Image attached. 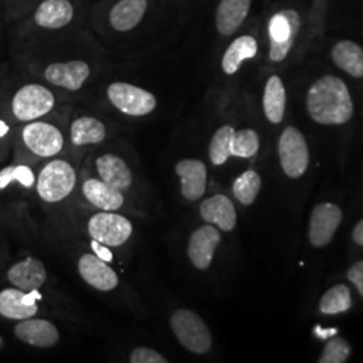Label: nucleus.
Here are the masks:
<instances>
[{"instance_id": "1", "label": "nucleus", "mask_w": 363, "mask_h": 363, "mask_svg": "<svg viewBox=\"0 0 363 363\" xmlns=\"http://www.w3.org/2000/svg\"><path fill=\"white\" fill-rule=\"evenodd\" d=\"M307 111L313 121L323 125L347 123L354 113V105L346 84L334 76L313 82L307 93Z\"/></svg>"}, {"instance_id": "2", "label": "nucleus", "mask_w": 363, "mask_h": 363, "mask_svg": "<svg viewBox=\"0 0 363 363\" xmlns=\"http://www.w3.org/2000/svg\"><path fill=\"white\" fill-rule=\"evenodd\" d=\"M77 183V174L73 166L62 160H52L40 169L37 179L39 198L48 203H58L72 194Z\"/></svg>"}, {"instance_id": "3", "label": "nucleus", "mask_w": 363, "mask_h": 363, "mask_svg": "<svg viewBox=\"0 0 363 363\" xmlns=\"http://www.w3.org/2000/svg\"><path fill=\"white\" fill-rule=\"evenodd\" d=\"M55 106V96L48 86L26 84L13 93L11 113L21 123H30L48 116Z\"/></svg>"}, {"instance_id": "4", "label": "nucleus", "mask_w": 363, "mask_h": 363, "mask_svg": "<svg viewBox=\"0 0 363 363\" xmlns=\"http://www.w3.org/2000/svg\"><path fill=\"white\" fill-rule=\"evenodd\" d=\"M169 325L178 342L190 352L203 355L211 349V333L203 319L194 311L182 308L174 312Z\"/></svg>"}, {"instance_id": "5", "label": "nucleus", "mask_w": 363, "mask_h": 363, "mask_svg": "<svg viewBox=\"0 0 363 363\" xmlns=\"http://www.w3.org/2000/svg\"><path fill=\"white\" fill-rule=\"evenodd\" d=\"M106 96L109 103L127 116H147L152 113L157 106L154 93L124 81L109 84L106 88Z\"/></svg>"}, {"instance_id": "6", "label": "nucleus", "mask_w": 363, "mask_h": 363, "mask_svg": "<svg viewBox=\"0 0 363 363\" xmlns=\"http://www.w3.org/2000/svg\"><path fill=\"white\" fill-rule=\"evenodd\" d=\"M88 233L91 240H96L106 247H121L133 233V225L124 216H120L115 211L101 210V213L91 216L88 220Z\"/></svg>"}, {"instance_id": "7", "label": "nucleus", "mask_w": 363, "mask_h": 363, "mask_svg": "<svg viewBox=\"0 0 363 363\" xmlns=\"http://www.w3.org/2000/svg\"><path fill=\"white\" fill-rule=\"evenodd\" d=\"M22 143L33 155L52 157L64 148L65 139L61 130L54 124L34 120L26 123L21 130Z\"/></svg>"}, {"instance_id": "8", "label": "nucleus", "mask_w": 363, "mask_h": 363, "mask_svg": "<svg viewBox=\"0 0 363 363\" xmlns=\"http://www.w3.org/2000/svg\"><path fill=\"white\" fill-rule=\"evenodd\" d=\"M279 156L283 171L289 178H300L308 167L310 152L303 133L295 128L288 127L279 140Z\"/></svg>"}, {"instance_id": "9", "label": "nucleus", "mask_w": 363, "mask_h": 363, "mask_svg": "<svg viewBox=\"0 0 363 363\" xmlns=\"http://www.w3.org/2000/svg\"><path fill=\"white\" fill-rule=\"evenodd\" d=\"M269 58L273 62H281L286 60L300 30V16L294 10H286L273 15L269 22Z\"/></svg>"}, {"instance_id": "10", "label": "nucleus", "mask_w": 363, "mask_h": 363, "mask_svg": "<svg viewBox=\"0 0 363 363\" xmlns=\"http://www.w3.org/2000/svg\"><path fill=\"white\" fill-rule=\"evenodd\" d=\"M91 66L88 62L82 60H70L46 66L43 77L57 88L76 91L85 85L88 78L91 77Z\"/></svg>"}, {"instance_id": "11", "label": "nucleus", "mask_w": 363, "mask_h": 363, "mask_svg": "<svg viewBox=\"0 0 363 363\" xmlns=\"http://www.w3.org/2000/svg\"><path fill=\"white\" fill-rule=\"evenodd\" d=\"M343 218V213L334 203H320L312 211L308 238L315 247H323L331 242Z\"/></svg>"}, {"instance_id": "12", "label": "nucleus", "mask_w": 363, "mask_h": 363, "mask_svg": "<svg viewBox=\"0 0 363 363\" xmlns=\"http://www.w3.org/2000/svg\"><path fill=\"white\" fill-rule=\"evenodd\" d=\"M38 291L25 292L19 288H6L0 292V315L11 320H25L38 313Z\"/></svg>"}, {"instance_id": "13", "label": "nucleus", "mask_w": 363, "mask_h": 363, "mask_svg": "<svg viewBox=\"0 0 363 363\" xmlns=\"http://www.w3.org/2000/svg\"><path fill=\"white\" fill-rule=\"evenodd\" d=\"M220 233L214 225H205L191 234L187 247V256L196 269L206 271L211 265L214 253L220 245Z\"/></svg>"}, {"instance_id": "14", "label": "nucleus", "mask_w": 363, "mask_h": 363, "mask_svg": "<svg viewBox=\"0 0 363 363\" xmlns=\"http://www.w3.org/2000/svg\"><path fill=\"white\" fill-rule=\"evenodd\" d=\"M78 272L88 286L101 292H111L120 283L117 273L94 253H85L79 257Z\"/></svg>"}, {"instance_id": "15", "label": "nucleus", "mask_w": 363, "mask_h": 363, "mask_svg": "<svg viewBox=\"0 0 363 363\" xmlns=\"http://www.w3.org/2000/svg\"><path fill=\"white\" fill-rule=\"evenodd\" d=\"M72 0H42L33 13V22L42 30H61L74 19Z\"/></svg>"}, {"instance_id": "16", "label": "nucleus", "mask_w": 363, "mask_h": 363, "mask_svg": "<svg viewBox=\"0 0 363 363\" xmlns=\"http://www.w3.org/2000/svg\"><path fill=\"white\" fill-rule=\"evenodd\" d=\"M175 172L181 179L182 195L187 201H198L206 193L208 169L202 160L183 159L175 164Z\"/></svg>"}, {"instance_id": "17", "label": "nucleus", "mask_w": 363, "mask_h": 363, "mask_svg": "<svg viewBox=\"0 0 363 363\" xmlns=\"http://www.w3.org/2000/svg\"><path fill=\"white\" fill-rule=\"evenodd\" d=\"M13 334L23 343L40 349L52 347L60 342V331L52 322L45 319L28 318L19 320L13 328Z\"/></svg>"}, {"instance_id": "18", "label": "nucleus", "mask_w": 363, "mask_h": 363, "mask_svg": "<svg viewBox=\"0 0 363 363\" xmlns=\"http://www.w3.org/2000/svg\"><path fill=\"white\" fill-rule=\"evenodd\" d=\"M150 7V0H117L111 7L108 21L117 33H130L142 23Z\"/></svg>"}, {"instance_id": "19", "label": "nucleus", "mask_w": 363, "mask_h": 363, "mask_svg": "<svg viewBox=\"0 0 363 363\" xmlns=\"http://www.w3.org/2000/svg\"><path fill=\"white\" fill-rule=\"evenodd\" d=\"M7 279L15 288L25 292L38 291L48 280V271L43 262L34 257L22 259L9 269Z\"/></svg>"}, {"instance_id": "20", "label": "nucleus", "mask_w": 363, "mask_h": 363, "mask_svg": "<svg viewBox=\"0 0 363 363\" xmlns=\"http://www.w3.org/2000/svg\"><path fill=\"white\" fill-rule=\"evenodd\" d=\"M202 220L223 232H232L237 225V211L226 195L217 194L205 199L199 206Z\"/></svg>"}, {"instance_id": "21", "label": "nucleus", "mask_w": 363, "mask_h": 363, "mask_svg": "<svg viewBox=\"0 0 363 363\" xmlns=\"http://www.w3.org/2000/svg\"><path fill=\"white\" fill-rule=\"evenodd\" d=\"M96 169L101 181L123 193L132 186V171L125 163V160L118 155L105 154L97 157Z\"/></svg>"}, {"instance_id": "22", "label": "nucleus", "mask_w": 363, "mask_h": 363, "mask_svg": "<svg viewBox=\"0 0 363 363\" xmlns=\"http://www.w3.org/2000/svg\"><path fill=\"white\" fill-rule=\"evenodd\" d=\"M252 0H220L217 13L216 26L223 37H230L242 26L250 11Z\"/></svg>"}, {"instance_id": "23", "label": "nucleus", "mask_w": 363, "mask_h": 363, "mask_svg": "<svg viewBox=\"0 0 363 363\" xmlns=\"http://www.w3.org/2000/svg\"><path fill=\"white\" fill-rule=\"evenodd\" d=\"M82 193L94 208L103 211H116L123 208L125 199L123 191L106 184L101 179H88L82 184Z\"/></svg>"}, {"instance_id": "24", "label": "nucleus", "mask_w": 363, "mask_h": 363, "mask_svg": "<svg viewBox=\"0 0 363 363\" xmlns=\"http://www.w3.org/2000/svg\"><path fill=\"white\" fill-rule=\"evenodd\" d=\"M259 52V43L252 35H241L234 39L222 57V70L228 76L235 74L244 61L252 60Z\"/></svg>"}, {"instance_id": "25", "label": "nucleus", "mask_w": 363, "mask_h": 363, "mask_svg": "<svg viewBox=\"0 0 363 363\" xmlns=\"http://www.w3.org/2000/svg\"><path fill=\"white\" fill-rule=\"evenodd\" d=\"M286 103L284 84L279 76H272L267 81L262 96L264 113L272 124H279L283 121L286 113Z\"/></svg>"}, {"instance_id": "26", "label": "nucleus", "mask_w": 363, "mask_h": 363, "mask_svg": "<svg viewBox=\"0 0 363 363\" xmlns=\"http://www.w3.org/2000/svg\"><path fill=\"white\" fill-rule=\"evenodd\" d=\"M105 138H106L105 124L96 117H78L70 127V140L76 147L103 143Z\"/></svg>"}, {"instance_id": "27", "label": "nucleus", "mask_w": 363, "mask_h": 363, "mask_svg": "<svg viewBox=\"0 0 363 363\" xmlns=\"http://www.w3.org/2000/svg\"><path fill=\"white\" fill-rule=\"evenodd\" d=\"M337 67L352 77H363V49L352 40H340L331 52Z\"/></svg>"}, {"instance_id": "28", "label": "nucleus", "mask_w": 363, "mask_h": 363, "mask_svg": "<svg viewBox=\"0 0 363 363\" xmlns=\"http://www.w3.org/2000/svg\"><path fill=\"white\" fill-rule=\"evenodd\" d=\"M234 130L232 125H222L214 133L208 145V157L214 166H220L232 156Z\"/></svg>"}, {"instance_id": "29", "label": "nucleus", "mask_w": 363, "mask_h": 363, "mask_svg": "<svg viewBox=\"0 0 363 363\" xmlns=\"http://www.w3.org/2000/svg\"><path fill=\"white\" fill-rule=\"evenodd\" d=\"M352 306L350 289L345 284H337L328 289L319 303V310L325 315H337L349 311Z\"/></svg>"}, {"instance_id": "30", "label": "nucleus", "mask_w": 363, "mask_h": 363, "mask_svg": "<svg viewBox=\"0 0 363 363\" xmlns=\"http://www.w3.org/2000/svg\"><path fill=\"white\" fill-rule=\"evenodd\" d=\"M259 190H261V178L253 169H249L244 174H241L233 183V194L235 199L245 206L252 205L256 201Z\"/></svg>"}, {"instance_id": "31", "label": "nucleus", "mask_w": 363, "mask_h": 363, "mask_svg": "<svg viewBox=\"0 0 363 363\" xmlns=\"http://www.w3.org/2000/svg\"><path fill=\"white\" fill-rule=\"evenodd\" d=\"M259 139L257 132L250 128L235 130L232 142V156L252 157L259 152Z\"/></svg>"}, {"instance_id": "32", "label": "nucleus", "mask_w": 363, "mask_h": 363, "mask_svg": "<svg viewBox=\"0 0 363 363\" xmlns=\"http://www.w3.org/2000/svg\"><path fill=\"white\" fill-rule=\"evenodd\" d=\"M13 182L19 183L25 189H30L37 183V178L34 171L26 164L10 166L0 171V190L7 189Z\"/></svg>"}, {"instance_id": "33", "label": "nucleus", "mask_w": 363, "mask_h": 363, "mask_svg": "<svg viewBox=\"0 0 363 363\" xmlns=\"http://www.w3.org/2000/svg\"><path fill=\"white\" fill-rule=\"evenodd\" d=\"M351 354L350 343L343 337H331L325 345L320 363H345Z\"/></svg>"}, {"instance_id": "34", "label": "nucleus", "mask_w": 363, "mask_h": 363, "mask_svg": "<svg viewBox=\"0 0 363 363\" xmlns=\"http://www.w3.org/2000/svg\"><path fill=\"white\" fill-rule=\"evenodd\" d=\"M130 363H166L167 358L159 351L150 347H136L130 352Z\"/></svg>"}, {"instance_id": "35", "label": "nucleus", "mask_w": 363, "mask_h": 363, "mask_svg": "<svg viewBox=\"0 0 363 363\" xmlns=\"http://www.w3.org/2000/svg\"><path fill=\"white\" fill-rule=\"evenodd\" d=\"M347 277H349L351 283L357 286L359 295L363 296V259L355 262L351 267L349 272H347Z\"/></svg>"}, {"instance_id": "36", "label": "nucleus", "mask_w": 363, "mask_h": 363, "mask_svg": "<svg viewBox=\"0 0 363 363\" xmlns=\"http://www.w3.org/2000/svg\"><path fill=\"white\" fill-rule=\"evenodd\" d=\"M91 250H93V253H94L97 257L104 259L106 262H111V261L113 259V255H112V252L109 250V247H106L104 244H101V242H99V241H96V240H91Z\"/></svg>"}, {"instance_id": "37", "label": "nucleus", "mask_w": 363, "mask_h": 363, "mask_svg": "<svg viewBox=\"0 0 363 363\" xmlns=\"http://www.w3.org/2000/svg\"><path fill=\"white\" fill-rule=\"evenodd\" d=\"M315 335L318 337H320V339H328V337H335L337 334V328H328V330H325V328H322L320 325H318V327H315Z\"/></svg>"}, {"instance_id": "38", "label": "nucleus", "mask_w": 363, "mask_h": 363, "mask_svg": "<svg viewBox=\"0 0 363 363\" xmlns=\"http://www.w3.org/2000/svg\"><path fill=\"white\" fill-rule=\"evenodd\" d=\"M352 240L355 244L363 247V220L357 223V226L352 230Z\"/></svg>"}, {"instance_id": "39", "label": "nucleus", "mask_w": 363, "mask_h": 363, "mask_svg": "<svg viewBox=\"0 0 363 363\" xmlns=\"http://www.w3.org/2000/svg\"><path fill=\"white\" fill-rule=\"evenodd\" d=\"M7 133H9V125L3 120H0V139L6 138Z\"/></svg>"}]
</instances>
